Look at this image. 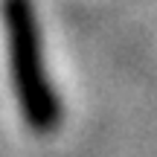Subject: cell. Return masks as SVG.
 <instances>
[{
    "instance_id": "cell-1",
    "label": "cell",
    "mask_w": 157,
    "mask_h": 157,
    "mask_svg": "<svg viewBox=\"0 0 157 157\" xmlns=\"http://www.w3.org/2000/svg\"><path fill=\"white\" fill-rule=\"evenodd\" d=\"M0 17H3L9 76L21 117L32 131L47 134L61 122V99L56 96L50 73H47L35 6L32 0H3Z\"/></svg>"
}]
</instances>
